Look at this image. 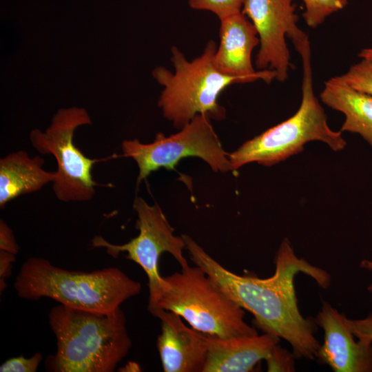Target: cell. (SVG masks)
Returning <instances> with one entry per match:
<instances>
[{
  "label": "cell",
  "mask_w": 372,
  "mask_h": 372,
  "mask_svg": "<svg viewBox=\"0 0 372 372\" xmlns=\"http://www.w3.org/2000/svg\"><path fill=\"white\" fill-rule=\"evenodd\" d=\"M49 322L56 339L55 353L45 360L49 371L112 372L132 347L121 307L96 312L59 304Z\"/></svg>",
  "instance_id": "cell-2"
},
{
  "label": "cell",
  "mask_w": 372,
  "mask_h": 372,
  "mask_svg": "<svg viewBox=\"0 0 372 372\" xmlns=\"http://www.w3.org/2000/svg\"><path fill=\"white\" fill-rule=\"evenodd\" d=\"M294 46L302 61V101L298 111L229 153L231 171L254 162L265 166L276 165L302 152L304 145L313 141L325 143L335 152L346 146L342 132L329 127L324 110L314 94L309 38Z\"/></svg>",
  "instance_id": "cell-4"
},
{
  "label": "cell",
  "mask_w": 372,
  "mask_h": 372,
  "mask_svg": "<svg viewBox=\"0 0 372 372\" xmlns=\"http://www.w3.org/2000/svg\"><path fill=\"white\" fill-rule=\"evenodd\" d=\"M91 124L85 109L61 108L44 132L34 129L30 133L31 144L37 152L55 158L57 169L52 189L62 202L87 201L95 194L98 184L93 179L92 170L97 161L87 157L74 142L76 130Z\"/></svg>",
  "instance_id": "cell-7"
},
{
  "label": "cell",
  "mask_w": 372,
  "mask_h": 372,
  "mask_svg": "<svg viewBox=\"0 0 372 372\" xmlns=\"http://www.w3.org/2000/svg\"><path fill=\"white\" fill-rule=\"evenodd\" d=\"M14 288L25 300L48 298L74 309L106 312L138 295L141 285L116 267L72 271L47 259L31 257L23 263Z\"/></svg>",
  "instance_id": "cell-3"
},
{
  "label": "cell",
  "mask_w": 372,
  "mask_h": 372,
  "mask_svg": "<svg viewBox=\"0 0 372 372\" xmlns=\"http://www.w3.org/2000/svg\"><path fill=\"white\" fill-rule=\"evenodd\" d=\"M245 0H188L189 6L196 10H208L219 19L242 12Z\"/></svg>",
  "instance_id": "cell-19"
},
{
  "label": "cell",
  "mask_w": 372,
  "mask_h": 372,
  "mask_svg": "<svg viewBox=\"0 0 372 372\" xmlns=\"http://www.w3.org/2000/svg\"><path fill=\"white\" fill-rule=\"evenodd\" d=\"M348 328L359 340L372 343V313L362 319L346 318Z\"/></svg>",
  "instance_id": "cell-22"
},
{
  "label": "cell",
  "mask_w": 372,
  "mask_h": 372,
  "mask_svg": "<svg viewBox=\"0 0 372 372\" xmlns=\"http://www.w3.org/2000/svg\"><path fill=\"white\" fill-rule=\"evenodd\" d=\"M358 56L361 59L372 61V48L362 49L358 54Z\"/></svg>",
  "instance_id": "cell-26"
},
{
  "label": "cell",
  "mask_w": 372,
  "mask_h": 372,
  "mask_svg": "<svg viewBox=\"0 0 372 372\" xmlns=\"http://www.w3.org/2000/svg\"><path fill=\"white\" fill-rule=\"evenodd\" d=\"M338 77L351 87L372 96V61L362 59Z\"/></svg>",
  "instance_id": "cell-18"
},
{
  "label": "cell",
  "mask_w": 372,
  "mask_h": 372,
  "mask_svg": "<svg viewBox=\"0 0 372 372\" xmlns=\"http://www.w3.org/2000/svg\"><path fill=\"white\" fill-rule=\"evenodd\" d=\"M305 5L303 13L307 25L316 28L321 25L329 15L343 9L347 0H302Z\"/></svg>",
  "instance_id": "cell-17"
},
{
  "label": "cell",
  "mask_w": 372,
  "mask_h": 372,
  "mask_svg": "<svg viewBox=\"0 0 372 372\" xmlns=\"http://www.w3.org/2000/svg\"><path fill=\"white\" fill-rule=\"evenodd\" d=\"M347 316L323 302L315 318L324 331L316 358L335 372H372V343L356 341L346 323Z\"/></svg>",
  "instance_id": "cell-11"
},
{
  "label": "cell",
  "mask_w": 372,
  "mask_h": 372,
  "mask_svg": "<svg viewBox=\"0 0 372 372\" xmlns=\"http://www.w3.org/2000/svg\"><path fill=\"white\" fill-rule=\"evenodd\" d=\"M217 47L207 42L200 56L189 61L176 47L172 48L171 61L174 72L156 68L152 75L163 87L158 107L163 116L177 129H181L196 114H205L216 121L225 117V110L218 103L220 93L228 86L247 81L220 72L214 65Z\"/></svg>",
  "instance_id": "cell-5"
},
{
  "label": "cell",
  "mask_w": 372,
  "mask_h": 372,
  "mask_svg": "<svg viewBox=\"0 0 372 372\" xmlns=\"http://www.w3.org/2000/svg\"><path fill=\"white\" fill-rule=\"evenodd\" d=\"M360 267L372 272V260L363 259L360 263ZM367 290L369 292L372 293V284L367 287Z\"/></svg>",
  "instance_id": "cell-25"
},
{
  "label": "cell",
  "mask_w": 372,
  "mask_h": 372,
  "mask_svg": "<svg viewBox=\"0 0 372 372\" xmlns=\"http://www.w3.org/2000/svg\"><path fill=\"white\" fill-rule=\"evenodd\" d=\"M208 347L203 372H249L267 360L278 344V336L264 333L223 338L206 334Z\"/></svg>",
  "instance_id": "cell-14"
},
{
  "label": "cell",
  "mask_w": 372,
  "mask_h": 372,
  "mask_svg": "<svg viewBox=\"0 0 372 372\" xmlns=\"http://www.w3.org/2000/svg\"><path fill=\"white\" fill-rule=\"evenodd\" d=\"M134 209L138 219L136 227L138 235L123 245H115L107 241L101 236H95L91 240L93 248H104L106 252L117 258L126 252V258L137 263L148 278L149 299L147 309L152 308L158 300L163 284V277L159 272V259L162 254H170L181 268L189 265L183 256L185 248L184 238L175 236L161 208L158 204L150 205L141 197L136 196Z\"/></svg>",
  "instance_id": "cell-9"
},
{
  "label": "cell",
  "mask_w": 372,
  "mask_h": 372,
  "mask_svg": "<svg viewBox=\"0 0 372 372\" xmlns=\"http://www.w3.org/2000/svg\"><path fill=\"white\" fill-rule=\"evenodd\" d=\"M211 119L207 114H196L176 134L166 136L158 132L150 143L125 140L123 154L134 160L138 167L137 185L161 167L174 170L181 159L188 156L199 157L214 172L231 171L229 153L223 149Z\"/></svg>",
  "instance_id": "cell-8"
},
{
  "label": "cell",
  "mask_w": 372,
  "mask_h": 372,
  "mask_svg": "<svg viewBox=\"0 0 372 372\" xmlns=\"http://www.w3.org/2000/svg\"><path fill=\"white\" fill-rule=\"evenodd\" d=\"M161 320L156 346L165 372H203L207 355L206 334L186 325L177 313L158 309Z\"/></svg>",
  "instance_id": "cell-13"
},
{
  "label": "cell",
  "mask_w": 372,
  "mask_h": 372,
  "mask_svg": "<svg viewBox=\"0 0 372 372\" xmlns=\"http://www.w3.org/2000/svg\"><path fill=\"white\" fill-rule=\"evenodd\" d=\"M45 161L39 156L30 157L23 150L12 152L0 159V207L16 198L36 192L53 183L56 172L43 168Z\"/></svg>",
  "instance_id": "cell-15"
},
{
  "label": "cell",
  "mask_w": 372,
  "mask_h": 372,
  "mask_svg": "<svg viewBox=\"0 0 372 372\" xmlns=\"http://www.w3.org/2000/svg\"><path fill=\"white\" fill-rule=\"evenodd\" d=\"M220 45L214 56V63L222 73L244 79L247 83L262 80L270 83L276 79L271 70H256L251 53L260 44L256 30L241 12L220 19Z\"/></svg>",
  "instance_id": "cell-12"
},
{
  "label": "cell",
  "mask_w": 372,
  "mask_h": 372,
  "mask_svg": "<svg viewBox=\"0 0 372 372\" xmlns=\"http://www.w3.org/2000/svg\"><path fill=\"white\" fill-rule=\"evenodd\" d=\"M43 355L37 352L32 357L26 358L22 355L11 358L0 366L1 372H35L41 362Z\"/></svg>",
  "instance_id": "cell-20"
},
{
  "label": "cell",
  "mask_w": 372,
  "mask_h": 372,
  "mask_svg": "<svg viewBox=\"0 0 372 372\" xmlns=\"http://www.w3.org/2000/svg\"><path fill=\"white\" fill-rule=\"evenodd\" d=\"M242 12L254 25L260 40L255 61L258 70H271L276 80L285 81L293 66L286 37L294 43L307 36L297 24L293 0H245Z\"/></svg>",
  "instance_id": "cell-10"
},
{
  "label": "cell",
  "mask_w": 372,
  "mask_h": 372,
  "mask_svg": "<svg viewBox=\"0 0 372 372\" xmlns=\"http://www.w3.org/2000/svg\"><path fill=\"white\" fill-rule=\"evenodd\" d=\"M320 97L323 103L344 114L342 132L358 134L372 146V96L351 87L336 76L325 81Z\"/></svg>",
  "instance_id": "cell-16"
},
{
  "label": "cell",
  "mask_w": 372,
  "mask_h": 372,
  "mask_svg": "<svg viewBox=\"0 0 372 372\" xmlns=\"http://www.w3.org/2000/svg\"><path fill=\"white\" fill-rule=\"evenodd\" d=\"M190 260L200 267L223 293L254 317L264 333L282 338L292 347L296 358L314 360L320 344L315 338V320L305 318L300 312L294 287L299 273L310 276L323 289L331 284V276L324 269L298 258L287 238L276 253L274 273L267 278L238 275L227 269L210 256L187 235H183Z\"/></svg>",
  "instance_id": "cell-1"
},
{
  "label": "cell",
  "mask_w": 372,
  "mask_h": 372,
  "mask_svg": "<svg viewBox=\"0 0 372 372\" xmlns=\"http://www.w3.org/2000/svg\"><path fill=\"white\" fill-rule=\"evenodd\" d=\"M0 250L15 255L19 251L13 231L2 219L0 220Z\"/></svg>",
  "instance_id": "cell-23"
},
{
  "label": "cell",
  "mask_w": 372,
  "mask_h": 372,
  "mask_svg": "<svg viewBox=\"0 0 372 372\" xmlns=\"http://www.w3.org/2000/svg\"><path fill=\"white\" fill-rule=\"evenodd\" d=\"M15 260V254L0 250V291L6 287V278L11 275L12 263Z\"/></svg>",
  "instance_id": "cell-24"
},
{
  "label": "cell",
  "mask_w": 372,
  "mask_h": 372,
  "mask_svg": "<svg viewBox=\"0 0 372 372\" xmlns=\"http://www.w3.org/2000/svg\"><path fill=\"white\" fill-rule=\"evenodd\" d=\"M174 312L192 328L223 338L258 334L245 321L244 309L228 298L198 266L163 277V289L150 313Z\"/></svg>",
  "instance_id": "cell-6"
},
{
  "label": "cell",
  "mask_w": 372,
  "mask_h": 372,
  "mask_svg": "<svg viewBox=\"0 0 372 372\" xmlns=\"http://www.w3.org/2000/svg\"><path fill=\"white\" fill-rule=\"evenodd\" d=\"M294 358L293 353L282 349L278 344L274 347L267 360L268 371H293Z\"/></svg>",
  "instance_id": "cell-21"
}]
</instances>
